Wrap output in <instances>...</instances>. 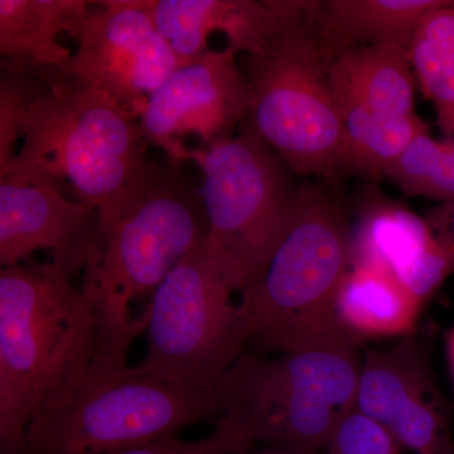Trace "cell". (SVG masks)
Listing matches in <instances>:
<instances>
[{
  "mask_svg": "<svg viewBox=\"0 0 454 454\" xmlns=\"http://www.w3.org/2000/svg\"><path fill=\"white\" fill-rule=\"evenodd\" d=\"M385 177L405 195L454 201V139L439 142L429 131L420 134Z\"/></svg>",
  "mask_w": 454,
  "mask_h": 454,
  "instance_id": "22",
  "label": "cell"
},
{
  "mask_svg": "<svg viewBox=\"0 0 454 454\" xmlns=\"http://www.w3.org/2000/svg\"><path fill=\"white\" fill-rule=\"evenodd\" d=\"M271 27L244 55L252 90L247 121L298 177L333 184L355 175L336 98L333 55L318 26V2L268 0Z\"/></svg>",
  "mask_w": 454,
  "mask_h": 454,
  "instance_id": "4",
  "label": "cell"
},
{
  "mask_svg": "<svg viewBox=\"0 0 454 454\" xmlns=\"http://www.w3.org/2000/svg\"><path fill=\"white\" fill-rule=\"evenodd\" d=\"M247 454H322V453L303 452V450H286V448L264 446L262 448H260V450H250V452Z\"/></svg>",
  "mask_w": 454,
  "mask_h": 454,
  "instance_id": "26",
  "label": "cell"
},
{
  "mask_svg": "<svg viewBox=\"0 0 454 454\" xmlns=\"http://www.w3.org/2000/svg\"><path fill=\"white\" fill-rule=\"evenodd\" d=\"M158 31L179 62L207 50L211 33L227 37V47L252 55L267 40L271 27L268 0H148Z\"/></svg>",
  "mask_w": 454,
  "mask_h": 454,
  "instance_id": "15",
  "label": "cell"
},
{
  "mask_svg": "<svg viewBox=\"0 0 454 454\" xmlns=\"http://www.w3.org/2000/svg\"><path fill=\"white\" fill-rule=\"evenodd\" d=\"M254 441L232 418L223 415L210 435L200 441H184L178 435L158 439L115 454H247Z\"/></svg>",
  "mask_w": 454,
  "mask_h": 454,
  "instance_id": "23",
  "label": "cell"
},
{
  "mask_svg": "<svg viewBox=\"0 0 454 454\" xmlns=\"http://www.w3.org/2000/svg\"><path fill=\"white\" fill-rule=\"evenodd\" d=\"M232 294L206 247L182 260L155 292L145 356L138 365L212 393L252 339Z\"/></svg>",
  "mask_w": 454,
  "mask_h": 454,
  "instance_id": "9",
  "label": "cell"
},
{
  "mask_svg": "<svg viewBox=\"0 0 454 454\" xmlns=\"http://www.w3.org/2000/svg\"><path fill=\"white\" fill-rule=\"evenodd\" d=\"M336 103L358 104L394 116H414L415 80L408 52L394 46H363L334 59L330 71Z\"/></svg>",
  "mask_w": 454,
  "mask_h": 454,
  "instance_id": "18",
  "label": "cell"
},
{
  "mask_svg": "<svg viewBox=\"0 0 454 454\" xmlns=\"http://www.w3.org/2000/svg\"><path fill=\"white\" fill-rule=\"evenodd\" d=\"M139 121L62 67H2L0 181L98 210L151 158Z\"/></svg>",
  "mask_w": 454,
  "mask_h": 454,
  "instance_id": "2",
  "label": "cell"
},
{
  "mask_svg": "<svg viewBox=\"0 0 454 454\" xmlns=\"http://www.w3.org/2000/svg\"><path fill=\"white\" fill-rule=\"evenodd\" d=\"M354 408L384 427L405 453L454 454L450 405L414 336L365 352Z\"/></svg>",
  "mask_w": 454,
  "mask_h": 454,
  "instance_id": "12",
  "label": "cell"
},
{
  "mask_svg": "<svg viewBox=\"0 0 454 454\" xmlns=\"http://www.w3.org/2000/svg\"><path fill=\"white\" fill-rule=\"evenodd\" d=\"M188 162L202 173L206 254L230 288L244 294L291 225L301 184L247 121L231 138L191 149Z\"/></svg>",
  "mask_w": 454,
  "mask_h": 454,
  "instance_id": "7",
  "label": "cell"
},
{
  "mask_svg": "<svg viewBox=\"0 0 454 454\" xmlns=\"http://www.w3.org/2000/svg\"><path fill=\"white\" fill-rule=\"evenodd\" d=\"M418 88L434 106L446 139L454 138V0L430 11L408 50Z\"/></svg>",
  "mask_w": 454,
  "mask_h": 454,
  "instance_id": "20",
  "label": "cell"
},
{
  "mask_svg": "<svg viewBox=\"0 0 454 454\" xmlns=\"http://www.w3.org/2000/svg\"><path fill=\"white\" fill-rule=\"evenodd\" d=\"M352 225L328 188L301 184L297 210L255 284L240 295L250 342L283 352L360 346L343 333L334 301L351 268Z\"/></svg>",
  "mask_w": 454,
  "mask_h": 454,
  "instance_id": "5",
  "label": "cell"
},
{
  "mask_svg": "<svg viewBox=\"0 0 454 454\" xmlns=\"http://www.w3.org/2000/svg\"><path fill=\"white\" fill-rule=\"evenodd\" d=\"M98 210L50 186L0 181V265L33 262L37 252L71 279L82 273L94 240Z\"/></svg>",
  "mask_w": 454,
  "mask_h": 454,
  "instance_id": "13",
  "label": "cell"
},
{
  "mask_svg": "<svg viewBox=\"0 0 454 454\" xmlns=\"http://www.w3.org/2000/svg\"><path fill=\"white\" fill-rule=\"evenodd\" d=\"M355 175L380 178L387 175L429 124L419 116H394L358 104L337 103Z\"/></svg>",
  "mask_w": 454,
  "mask_h": 454,
  "instance_id": "21",
  "label": "cell"
},
{
  "mask_svg": "<svg viewBox=\"0 0 454 454\" xmlns=\"http://www.w3.org/2000/svg\"><path fill=\"white\" fill-rule=\"evenodd\" d=\"M363 356L357 346H325L265 358L245 351L215 385L221 411L254 443L322 453L354 408Z\"/></svg>",
  "mask_w": 454,
  "mask_h": 454,
  "instance_id": "6",
  "label": "cell"
},
{
  "mask_svg": "<svg viewBox=\"0 0 454 454\" xmlns=\"http://www.w3.org/2000/svg\"><path fill=\"white\" fill-rule=\"evenodd\" d=\"M322 454H406L389 432L352 408L337 424Z\"/></svg>",
  "mask_w": 454,
  "mask_h": 454,
  "instance_id": "24",
  "label": "cell"
},
{
  "mask_svg": "<svg viewBox=\"0 0 454 454\" xmlns=\"http://www.w3.org/2000/svg\"><path fill=\"white\" fill-rule=\"evenodd\" d=\"M351 265L384 269L424 306L454 273V249L426 217L403 203L372 197L352 226Z\"/></svg>",
  "mask_w": 454,
  "mask_h": 454,
  "instance_id": "14",
  "label": "cell"
},
{
  "mask_svg": "<svg viewBox=\"0 0 454 454\" xmlns=\"http://www.w3.org/2000/svg\"><path fill=\"white\" fill-rule=\"evenodd\" d=\"M252 90L238 52L231 47L206 51L178 66L149 98L139 118L148 145L172 162H188L186 139L195 137L203 148L231 138L249 119Z\"/></svg>",
  "mask_w": 454,
  "mask_h": 454,
  "instance_id": "11",
  "label": "cell"
},
{
  "mask_svg": "<svg viewBox=\"0 0 454 454\" xmlns=\"http://www.w3.org/2000/svg\"><path fill=\"white\" fill-rule=\"evenodd\" d=\"M91 2L85 0H0L2 67H62L74 53L59 35L77 37Z\"/></svg>",
  "mask_w": 454,
  "mask_h": 454,
  "instance_id": "16",
  "label": "cell"
},
{
  "mask_svg": "<svg viewBox=\"0 0 454 454\" xmlns=\"http://www.w3.org/2000/svg\"><path fill=\"white\" fill-rule=\"evenodd\" d=\"M446 0H325L318 26L334 56L363 46H394L408 52L423 18Z\"/></svg>",
  "mask_w": 454,
  "mask_h": 454,
  "instance_id": "19",
  "label": "cell"
},
{
  "mask_svg": "<svg viewBox=\"0 0 454 454\" xmlns=\"http://www.w3.org/2000/svg\"><path fill=\"white\" fill-rule=\"evenodd\" d=\"M223 417L212 393L142 366L95 372L27 429L26 454H115Z\"/></svg>",
  "mask_w": 454,
  "mask_h": 454,
  "instance_id": "8",
  "label": "cell"
},
{
  "mask_svg": "<svg viewBox=\"0 0 454 454\" xmlns=\"http://www.w3.org/2000/svg\"><path fill=\"white\" fill-rule=\"evenodd\" d=\"M94 318L73 279L51 262L0 270V454H26L37 415L97 372Z\"/></svg>",
  "mask_w": 454,
  "mask_h": 454,
  "instance_id": "3",
  "label": "cell"
},
{
  "mask_svg": "<svg viewBox=\"0 0 454 454\" xmlns=\"http://www.w3.org/2000/svg\"><path fill=\"white\" fill-rule=\"evenodd\" d=\"M426 219L434 234L454 249V201L441 203L429 211Z\"/></svg>",
  "mask_w": 454,
  "mask_h": 454,
  "instance_id": "25",
  "label": "cell"
},
{
  "mask_svg": "<svg viewBox=\"0 0 454 454\" xmlns=\"http://www.w3.org/2000/svg\"><path fill=\"white\" fill-rule=\"evenodd\" d=\"M446 349L448 364H450V375H452L454 385V327L450 328L447 333Z\"/></svg>",
  "mask_w": 454,
  "mask_h": 454,
  "instance_id": "27",
  "label": "cell"
},
{
  "mask_svg": "<svg viewBox=\"0 0 454 454\" xmlns=\"http://www.w3.org/2000/svg\"><path fill=\"white\" fill-rule=\"evenodd\" d=\"M182 166L151 158L98 208L80 286L94 318L97 372L128 365L131 343L148 327L155 292L182 260L206 247L202 192Z\"/></svg>",
  "mask_w": 454,
  "mask_h": 454,
  "instance_id": "1",
  "label": "cell"
},
{
  "mask_svg": "<svg viewBox=\"0 0 454 454\" xmlns=\"http://www.w3.org/2000/svg\"><path fill=\"white\" fill-rule=\"evenodd\" d=\"M65 71L112 98L139 121L146 104L181 65L148 0L91 2Z\"/></svg>",
  "mask_w": 454,
  "mask_h": 454,
  "instance_id": "10",
  "label": "cell"
},
{
  "mask_svg": "<svg viewBox=\"0 0 454 454\" xmlns=\"http://www.w3.org/2000/svg\"><path fill=\"white\" fill-rule=\"evenodd\" d=\"M423 307L384 269L351 265L337 292L334 315L343 333L361 346L413 336Z\"/></svg>",
  "mask_w": 454,
  "mask_h": 454,
  "instance_id": "17",
  "label": "cell"
}]
</instances>
